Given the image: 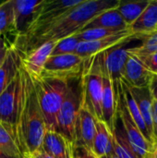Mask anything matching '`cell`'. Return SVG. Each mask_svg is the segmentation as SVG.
<instances>
[{
	"label": "cell",
	"mask_w": 157,
	"mask_h": 158,
	"mask_svg": "<svg viewBox=\"0 0 157 158\" xmlns=\"http://www.w3.org/2000/svg\"><path fill=\"white\" fill-rule=\"evenodd\" d=\"M119 0H83V2L63 14L45 27L36 31L29 36L17 37L13 47L20 56L49 41L75 35L95 17L101 13L117 8Z\"/></svg>",
	"instance_id": "6da1fadb"
},
{
	"label": "cell",
	"mask_w": 157,
	"mask_h": 158,
	"mask_svg": "<svg viewBox=\"0 0 157 158\" xmlns=\"http://www.w3.org/2000/svg\"><path fill=\"white\" fill-rule=\"evenodd\" d=\"M22 96L16 129V139L25 158L39 151L47 131L31 75L20 65Z\"/></svg>",
	"instance_id": "7a4b0ae2"
},
{
	"label": "cell",
	"mask_w": 157,
	"mask_h": 158,
	"mask_svg": "<svg viewBox=\"0 0 157 158\" xmlns=\"http://www.w3.org/2000/svg\"><path fill=\"white\" fill-rule=\"evenodd\" d=\"M31 79L44 118L46 129L57 131V116L67 93L68 81L44 77H31Z\"/></svg>",
	"instance_id": "3957f363"
},
{
	"label": "cell",
	"mask_w": 157,
	"mask_h": 158,
	"mask_svg": "<svg viewBox=\"0 0 157 158\" xmlns=\"http://www.w3.org/2000/svg\"><path fill=\"white\" fill-rule=\"evenodd\" d=\"M82 79V106L97 120H103V57L102 54L86 60Z\"/></svg>",
	"instance_id": "277c9868"
},
{
	"label": "cell",
	"mask_w": 157,
	"mask_h": 158,
	"mask_svg": "<svg viewBox=\"0 0 157 158\" xmlns=\"http://www.w3.org/2000/svg\"><path fill=\"white\" fill-rule=\"evenodd\" d=\"M82 76V75H81ZM68 81V89L57 116V131L75 145L76 121L82 106V79Z\"/></svg>",
	"instance_id": "5b68a950"
},
{
	"label": "cell",
	"mask_w": 157,
	"mask_h": 158,
	"mask_svg": "<svg viewBox=\"0 0 157 158\" xmlns=\"http://www.w3.org/2000/svg\"><path fill=\"white\" fill-rule=\"evenodd\" d=\"M119 81L114 83L117 92V112L126 131V134L131 145L132 151L137 158H154L157 148L145 139L137 124L131 118Z\"/></svg>",
	"instance_id": "8992f818"
},
{
	"label": "cell",
	"mask_w": 157,
	"mask_h": 158,
	"mask_svg": "<svg viewBox=\"0 0 157 158\" xmlns=\"http://www.w3.org/2000/svg\"><path fill=\"white\" fill-rule=\"evenodd\" d=\"M87 59L77 54L51 56L43 67L41 77L66 81L81 77L83 73Z\"/></svg>",
	"instance_id": "52a82bcc"
},
{
	"label": "cell",
	"mask_w": 157,
	"mask_h": 158,
	"mask_svg": "<svg viewBox=\"0 0 157 158\" xmlns=\"http://www.w3.org/2000/svg\"><path fill=\"white\" fill-rule=\"evenodd\" d=\"M21 96L22 77L19 69L15 78L0 95V121L13 132L15 138Z\"/></svg>",
	"instance_id": "ba28073f"
},
{
	"label": "cell",
	"mask_w": 157,
	"mask_h": 158,
	"mask_svg": "<svg viewBox=\"0 0 157 158\" xmlns=\"http://www.w3.org/2000/svg\"><path fill=\"white\" fill-rule=\"evenodd\" d=\"M134 39H140V36L132 33L131 31L129 29L104 39L94 41H81L80 42L75 54L83 58H90L93 56L106 52L117 46L129 43Z\"/></svg>",
	"instance_id": "9c48e42d"
},
{
	"label": "cell",
	"mask_w": 157,
	"mask_h": 158,
	"mask_svg": "<svg viewBox=\"0 0 157 158\" xmlns=\"http://www.w3.org/2000/svg\"><path fill=\"white\" fill-rule=\"evenodd\" d=\"M83 0H43L31 28L23 36H29L36 31L45 27L52 21L61 17L67 11L81 4Z\"/></svg>",
	"instance_id": "30bf717a"
},
{
	"label": "cell",
	"mask_w": 157,
	"mask_h": 158,
	"mask_svg": "<svg viewBox=\"0 0 157 158\" xmlns=\"http://www.w3.org/2000/svg\"><path fill=\"white\" fill-rule=\"evenodd\" d=\"M43 0H14L15 31L17 37L25 35L31 28Z\"/></svg>",
	"instance_id": "8fae6325"
},
{
	"label": "cell",
	"mask_w": 157,
	"mask_h": 158,
	"mask_svg": "<svg viewBox=\"0 0 157 158\" xmlns=\"http://www.w3.org/2000/svg\"><path fill=\"white\" fill-rule=\"evenodd\" d=\"M96 122L97 119L93 114L81 106L76 121L75 147H82L92 151L96 133Z\"/></svg>",
	"instance_id": "7c38bea8"
},
{
	"label": "cell",
	"mask_w": 157,
	"mask_h": 158,
	"mask_svg": "<svg viewBox=\"0 0 157 158\" xmlns=\"http://www.w3.org/2000/svg\"><path fill=\"white\" fill-rule=\"evenodd\" d=\"M57 41H49L21 57V65L33 78L41 77L43 67L51 56Z\"/></svg>",
	"instance_id": "4fadbf2b"
},
{
	"label": "cell",
	"mask_w": 157,
	"mask_h": 158,
	"mask_svg": "<svg viewBox=\"0 0 157 158\" xmlns=\"http://www.w3.org/2000/svg\"><path fill=\"white\" fill-rule=\"evenodd\" d=\"M153 74L142 62V60L130 51V55L125 66L123 80L132 87H149Z\"/></svg>",
	"instance_id": "5bb4252c"
},
{
	"label": "cell",
	"mask_w": 157,
	"mask_h": 158,
	"mask_svg": "<svg viewBox=\"0 0 157 158\" xmlns=\"http://www.w3.org/2000/svg\"><path fill=\"white\" fill-rule=\"evenodd\" d=\"M41 150L53 158H73L75 145L58 131L47 130Z\"/></svg>",
	"instance_id": "9a60e30c"
},
{
	"label": "cell",
	"mask_w": 157,
	"mask_h": 158,
	"mask_svg": "<svg viewBox=\"0 0 157 158\" xmlns=\"http://www.w3.org/2000/svg\"><path fill=\"white\" fill-rule=\"evenodd\" d=\"M103 57V56H102ZM103 121L111 130L114 129V123L117 115V92L114 81L104 68L103 64V97H102Z\"/></svg>",
	"instance_id": "2e32d148"
},
{
	"label": "cell",
	"mask_w": 157,
	"mask_h": 158,
	"mask_svg": "<svg viewBox=\"0 0 157 158\" xmlns=\"http://www.w3.org/2000/svg\"><path fill=\"white\" fill-rule=\"evenodd\" d=\"M101 54L104 68L112 78L114 83L121 80L130 55V48L125 47L124 44Z\"/></svg>",
	"instance_id": "e0dca14e"
},
{
	"label": "cell",
	"mask_w": 157,
	"mask_h": 158,
	"mask_svg": "<svg viewBox=\"0 0 157 158\" xmlns=\"http://www.w3.org/2000/svg\"><path fill=\"white\" fill-rule=\"evenodd\" d=\"M95 28H102L114 31H123L126 30H129L130 27L123 19L121 14L117 8L110 9L107 11H105L93 19L84 28V30H90V29H95Z\"/></svg>",
	"instance_id": "ac0fdd59"
},
{
	"label": "cell",
	"mask_w": 157,
	"mask_h": 158,
	"mask_svg": "<svg viewBox=\"0 0 157 158\" xmlns=\"http://www.w3.org/2000/svg\"><path fill=\"white\" fill-rule=\"evenodd\" d=\"M127 85L129 86V88L137 103V106H138L140 112L144 119L146 127L155 142L154 134H153V101H154V99L151 94L150 89H149V87L136 88V87L130 86L128 83H127Z\"/></svg>",
	"instance_id": "d6986e66"
},
{
	"label": "cell",
	"mask_w": 157,
	"mask_h": 158,
	"mask_svg": "<svg viewBox=\"0 0 157 158\" xmlns=\"http://www.w3.org/2000/svg\"><path fill=\"white\" fill-rule=\"evenodd\" d=\"M132 33L139 35L140 38L143 35L152 33L157 30V0L150 1V4L139 19L130 27Z\"/></svg>",
	"instance_id": "ffe728a7"
},
{
	"label": "cell",
	"mask_w": 157,
	"mask_h": 158,
	"mask_svg": "<svg viewBox=\"0 0 157 158\" xmlns=\"http://www.w3.org/2000/svg\"><path fill=\"white\" fill-rule=\"evenodd\" d=\"M114 151L113 132L103 120L96 122V133L93 140L92 152L97 156L101 157Z\"/></svg>",
	"instance_id": "44dd1931"
},
{
	"label": "cell",
	"mask_w": 157,
	"mask_h": 158,
	"mask_svg": "<svg viewBox=\"0 0 157 158\" xmlns=\"http://www.w3.org/2000/svg\"><path fill=\"white\" fill-rule=\"evenodd\" d=\"M21 65V57L18 51L12 47L0 67V95L17 75L19 69Z\"/></svg>",
	"instance_id": "7402d4cb"
},
{
	"label": "cell",
	"mask_w": 157,
	"mask_h": 158,
	"mask_svg": "<svg viewBox=\"0 0 157 158\" xmlns=\"http://www.w3.org/2000/svg\"><path fill=\"white\" fill-rule=\"evenodd\" d=\"M119 82H120L122 93H123V95H124V98H125V101L127 103V106H128V108H129V111H130V114L131 118H133V120L137 124L138 128L140 129V131H142V133L145 137V139L149 143H151L155 147H156L155 144V142H154V140H153V138H152V136H151V134H150V132H149V131H148V129L146 127L144 119H143V116H142V114L140 112V109H139V107L137 106V103H136V101H135V99H134V97H133V95H132V94H131V92H130V90L129 88V86L127 85L125 81L122 80V79L119 81Z\"/></svg>",
	"instance_id": "603a6c76"
},
{
	"label": "cell",
	"mask_w": 157,
	"mask_h": 158,
	"mask_svg": "<svg viewBox=\"0 0 157 158\" xmlns=\"http://www.w3.org/2000/svg\"><path fill=\"white\" fill-rule=\"evenodd\" d=\"M112 132L114 139V150L118 156L119 158H137L132 151L131 145L126 134V131L118 112L116 115L114 129Z\"/></svg>",
	"instance_id": "cb8c5ba5"
},
{
	"label": "cell",
	"mask_w": 157,
	"mask_h": 158,
	"mask_svg": "<svg viewBox=\"0 0 157 158\" xmlns=\"http://www.w3.org/2000/svg\"><path fill=\"white\" fill-rule=\"evenodd\" d=\"M0 152L12 157L25 158L20 151L13 132L0 121Z\"/></svg>",
	"instance_id": "d4e9b609"
},
{
	"label": "cell",
	"mask_w": 157,
	"mask_h": 158,
	"mask_svg": "<svg viewBox=\"0 0 157 158\" xmlns=\"http://www.w3.org/2000/svg\"><path fill=\"white\" fill-rule=\"evenodd\" d=\"M150 1H136V2H125L120 1L118 10L121 14L123 19L130 27L146 9Z\"/></svg>",
	"instance_id": "484cf974"
},
{
	"label": "cell",
	"mask_w": 157,
	"mask_h": 158,
	"mask_svg": "<svg viewBox=\"0 0 157 158\" xmlns=\"http://www.w3.org/2000/svg\"><path fill=\"white\" fill-rule=\"evenodd\" d=\"M15 32L14 0L0 3V36Z\"/></svg>",
	"instance_id": "4316f807"
},
{
	"label": "cell",
	"mask_w": 157,
	"mask_h": 158,
	"mask_svg": "<svg viewBox=\"0 0 157 158\" xmlns=\"http://www.w3.org/2000/svg\"><path fill=\"white\" fill-rule=\"evenodd\" d=\"M81 42L76 35H72L64 39L57 41L56 45L55 46L51 56L58 55H67V54H75V51Z\"/></svg>",
	"instance_id": "83f0119b"
},
{
	"label": "cell",
	"mask_w": 157,
	"mask_h": 158,
	"mask_svg": "<svg viewBox=\"0 0 157 158\" xmlns=\"http://www.w3.org/2000/svg\"><path fill=\"white\" fill-rule=\"evenodd\" d=\"M119 32H121V31H119ZM119 32L110 31V30H106V29H102V28H95V29L81 31L76 33L75 35L81 41H94V40L104 39V38L118 34Z\"/></svg>",
	"instance_id": "f1b7e54d"
},
{
	"label": "cell",
	"mask_w": 157,
	"mask_h": 158,
	"mask_svg": "<svg viewBox=\"0 0 157 158\" xmlns=\"http://www.w3.org/2000/svg\"><path fill=\"white\" fill-rule=\"evenodd\" d=\"M143 40V44L139 46L131 47L135 52L139 53H153L157 51V30L152 33L143 35L140 38Z\"/></svg>",
	"instance_id": "f546056e"
},
{
	"label": "cell",
	"mask_w": 157,
	"mask_h": 158,
	"mask_svg": "<svg viewBox=\"0 0 157 158\" xmlns=\"http://www.w3.org/2000/svg\"><path fill=\"white\" fill-rule=\"evenodd\" d=\"M130 51L137 56L152 73H157V51L153 53H139L133 51L131 47H130Z\"/></svg>",
	"instance_id": "4dcf8cb0"
},
{
	"label": "cell",
	"mask_w": 157,
	"mask_h": 158,
	"mask_svg": "<svg viewBox=\"0 0 157 158\" xmlns=\"http://www.w3.org/2000/svg\"><path fill=\"white\" fill-rule=\"evenodd\" d=\"M8 34L9 33L0 36V67L5 62V60L6 58V56H7L9 50L14 45L13 43H11V42L8 41V38H7Z\"/></svg>",
	"instance_id": "1f68e13d"
},
{
	"label": "cell",
	"mask_w": 157,
	"mask_h": 158,
	"mask_svg": "<svg viewBox=\"0 0 157 158\" xmlns=\"http://www.w3.org/2000/svg\"><path fill=\"white\" fill-rule=\"evenodd\" d=\"M153 134L157 146V100L153 101Z\"/></svg>",
	"instance_id": "d6a6232c"
},
{
	"label": "cell",
	"mask_w": 157,
	"mask_h": 158,
	"mask_svg": "<svg viewBox=\"0 0 157 158\" xmlns=\"http://www.w3.org/2000/svg\"><path fill=\"white\" fill-rule=\"evenodd\" d=\"M149 89H150L151 94L153 96V99L157 100V73L153 74V77H152L150 84H149Z\"/></svg>",
	"instance_id": "836d02e7"
},
{
	"label": "cell",
	"mask_w": 157,
	"mask_h": 158,
	"mask_svg": "<svg viewBox=\"0 0 157 158\" xmlns=\"http://www.w3.org/2000/svg\"><path fill=\"white\" fill-rule=\"evenodd\" d=\"M81 150H82V154H83L84 158H99L97 157L91 150H88V149H85L82 147H81Z\"/></svg>",
	"instance_id": "e575fe53"
},
{
	"label": "cell",
	"mask_w": 157,
	"mask_h": 158,
	"mask_svg": "<svg viewBox=\"0 0 157 158\" xmlns=\"http://www.w3.org/2000/svg\"><path fill=\"white\" fill-rule=\"evenodd\" d=\"M73 158H84L81 147H75L74 150V157Z\"/></svg>",
	"instance_id": "d590c367"
},
{
	"label": "cell",
	"mask_w": 157,
	"mask_h": 158,
	"mask_svg": "<svg viewBox=\"0 0 157 158\" xmlns=\"http://www.w3.org/2000/svg\"><path fill=\"white\" fill-rule=\"evenodd\" d=\"M99 158H119L118 156V155L116 154V152H115V150L114 151H112L111 153H109V154H107V155H105V156H101V157Z\"/></svg>",
	"instance_id": "8d00e7d4"
},
{
	"label": "cell",
	"mask_w": 157,
	"mask_h": 158,
	"mask_svg": "<svg viewBox=\"0 0 157 158\" xmlns=\"http://www.w3.org/2000/svg\"><path fill=\"white\" fill-rule=\"evenodd\" d=\"M0 158H15V157H12V156H10L6 155V154H5V153L0 152Z\"/></svg>",
	"instance_id": "74e56055"
},
{
	"label": "cell",
	"mask_w": 157,
	"mask_h": 158,
	"mask_svg": "<svg viewBox=\"0 0 157 158\" xmlns=\"http://www.w3.org/2000/svg\"><path fill=\"white\" fill-rule=\"evenodd\" d=\"M27 158H30V157H27Z\"/></svg>",
	"instance_id": "f35d334b"
}]
</instances>
